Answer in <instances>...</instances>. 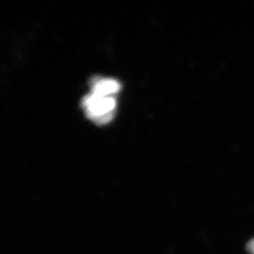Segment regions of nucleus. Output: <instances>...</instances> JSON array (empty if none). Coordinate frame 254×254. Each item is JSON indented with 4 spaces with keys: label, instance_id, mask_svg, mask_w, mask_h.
I'll list each match as a JSON object with an SVG mask.
<instances>
[{
    "label": "nucleus",
    "instance_id": "1",
    "mask_svg": "<svg viewBox=\"0 0 254 254\" xmlns=\"http://www.w3.org/2000/svg\"><path fill=\"white\" fill-rule=\"evenodd\" d=\"M81 106L87 118L98 126H104L114 118L117 101L114 95L91 91L82 99Z\"/></svg>",
    "mask_w": 254,
    "mask_h": 254
},
{
    "label": "nucleus",
    "instance_id": "2",
    "mask_svg": "<svg viewBox=\"0 0 254 254\" xmlns=\"http://www.w3.org/2000/svg\"><path fill=\"white\" fill-rule=\"evenodd\" d=\"M91 92H96L104 95H114L116 96L119 91H121V84L114 78H104L96 77L91 80Z\"/></svg>",
    "mask_w": 254,
    "mask_h": 254
},
{
    "label": "nucleus",
    "instance_id": "3",
    "mask_svg": "<svg viewBox=\"0 0 254 254\" xmlns=\"http://www.w3.org/2000/svg\"><path fill=\"white\" fill-rule=\"evenodd\" d=\"M247 250H248V252H249L250 254H254V239H252V240L248 243Z\"/></svg>",
    "mask_w": 254,
    "mask_h": 254
}]
</instances>
